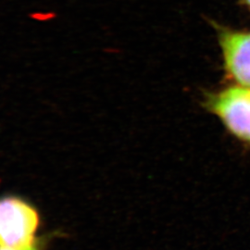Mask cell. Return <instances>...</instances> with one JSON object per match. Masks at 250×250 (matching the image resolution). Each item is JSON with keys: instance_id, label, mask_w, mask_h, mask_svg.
Listing matches in <instances>:
<instances>
[{"instance_id": "cell-5", "label": "cell", "mask_w": 250, "mask_h": 250, "mask_svg": "<svg viewBox=\"0 0 250 250\" xmlns=\"http://www.w3.org/2000/svg\"><path fill=\"white\" fill-rule=\"evenodd\" d=\"M242 3L244 4V6L249 9L250 12V0H241Z\"/></svg>"}, {"instance_id": "cell-4", "label": "cell", "mask_w": 250, "mask_h": 250, "mask_svg": "<svg viewBox=\"0 0 250 250\" xmlns=\"http://www.w3.org/2000/svg\"><path fill=\"white\" fill-rule=\"evenodd\" d=\"M0 250H44L41 243L39 241L36 242V244L29 246L26 248H19V249H9V248H0Z\"/></svg>"}, {"instance_id": "cell-1", "label": "cell", "mask_w": 250, "mask_h": 250, "mask_svg": "<svg viewBox=\"0 0 250 250\" xmlns=\"http://www.w3.org/2000/svg\"><path fill=\"white\" fill-rule=\"evenodd\" d=\"M41 224L35 206L22 197H0V248L19 249L36 244Z\"/></svg>"}, {"instance_id": "cell-2", "label": "cell", "mask_w": 250, "mask_h": 250, "mask_svg": "<svg viewBox=\"0 0 250 250\" xmlns=\"http://www.w3.org/2000/svg\"><path fill=\"white\" fill-rule=\"evenodd\" d=\"M205 107L232 135L250 145V88L233 85L210 94Z\"/></svg>"}, {"instance_id": "cell-3", "label": "cell", "mask_w": 250, "mask_h": 250, "mask_svg": "<svg viewBox=\"0 0 250 250\" xmlns=\"http://www.w3.org/2000/svg\"><path fill=\"white\" fill-rule=\"evenodd\" d=\"M219 43L228 76L239 85L250 88V31L221 28Z\"/></svg>"}]
</instances>
